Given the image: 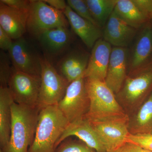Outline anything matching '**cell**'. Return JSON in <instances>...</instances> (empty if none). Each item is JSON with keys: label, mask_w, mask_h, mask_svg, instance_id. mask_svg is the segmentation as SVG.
I'll list each match as a JSON object with an SVG mask.
<instances>
[{"label": "cell", "mask_w": 152, "mask_h": 152, "mask_svg": "<svg viewBox=\"0 0 152 152\" xmlns=\"http://www.w3.org/2000/svg\"><path fill=\"white\" fill-rule=\"evenodd\" d=\"M8 51L14 69L30 75L40 76L39 58H37L33 54L23 37L13 42Z\"/></svg>", "instance_id": "obj_12"}, {"label": "cell", "mask_w": 152, "mask_h": 152, "mask_svg": "<svg viewBox=\"0 0 152 152\" xmlns=\"http://www.w3.org/2000/svg\"><path fill=\"white\" fill-rule=\"evenodd\" d=\"M14 102L8 87L0 86V146L6 148L10 140L12 124L11 106Z\"/></svg>", "instance_id": "obj_19"}, {"label": "cell", "mask_w": 152, "mask_h": 152, "mask_svg": "<svg viewBox=\"0 0 152 152\" xmlns=\"http://www.w3.org/2000/svg\"><path fill=\"white\" fill-rule=\"evenodd\" d=\"M152 92V66L128 75L121 88L115 95L127 114L134 113Z\"/></svg>", "instance_id": "obj_4"}, {"label": "cell", "mask_w": 152, "mask_h": 152, "mask_svg": "<svg viewBox=\"0 0 152 152\" xmlns=\"http://www.w3.org/2000/svg\"><path fill=\"white\" fill-rule=\"evenodd\" d=\"M137 30L121 20L113 12L104 27L103 37L111 45L127 48L133 42Z\"/></svg>", "instance_id": "obj_14"}, {"label": "cell", "mask_w": 152, "mask_h": 152, "mask_svg": "<svg viewBox=\"0 0 152 152\" xmlns=\"http://www.w3.org/2000/svg\"><path fill=\"white\" fill-rule=\"evenodd\" d=\"M86 55L77 53H72L63 58L58 66L61 75H63L66 71L74 67Z\"/></svg>", "instance_id": "obj_26"}, {"label": "cell", "mask_w": 152, "mask_h": 152, "mask_svg": "<svg viewBox=\"0 0 152 152\" xmlns=\"http://www.w3.org/2000/svg\"><path fill=\"white\" fill-rule=\"evenodd\" d=\"M0 2L13 8L29 11L31 1L27 0H1Z\"/></svg>", "instance_id": "obj_29"}, {"label": "cell", "mask_w": 152, "mask_h": 152, "mask_svg": "<svg viewBox=\"0 0 152 152\" xmlns=\"http://www.w3.org/2000/svg\"><path fill=\"white\" fill-rule=\"evenodd\" d=\"M56 152H97L84 143L75 141H64L60 144Z\"/></svg>", "instance_id": "obj_24"}, {"label": "cell", "mask_w": 152, "mask_h": 152, "mask_svg": "<svg viewBox=\"0 0 152 152\" xmlns=\"http://www.w3.org/2000/svg\"><path fill=\"white\" fill-rule=\"evenodd\" d=\"M40 85V76L12 68L8 87L16 103L33 107H39Z\"/></svg>", "instance_id": "obj_8"}, {"label": "cell", "mask_w": 152, "mask_h": 152, "mask_svg": "<svg viewBox=\"0 0 152 152\" xmlns=\"http://www.w3.org/2000/svg\"><path fill=\"white\" fill-rule=\"evenodd\" d=\"M89 121L107 152L121 148L127 142L130 134L128 114L101 121Z\"/></svg>", "instance_id": "obj_9"}, {"label": "cell", "mask_w": 152, "mask_h": 152, "mask_svg": "<svg viewBox=\"0 0 152 152\" xmlns=\"http://www.w3.org/2000/svg\"><path fill=\"white\" fill-rule=\"evenodd\" d=\"M63 12L73 31L88 48L92 49L103 36L101 28L80 16L68 5Z\"/></svg>", "instance_id": "obj_17"}, {"label": "cell", "mask_w": 152, "mask_h": 152, "mask_svg": "<svg viewBox=\"0 0 152 152\" xmlns=\"http://www.w3.org/2000/svg\"><path fill=\"white\" fill-rule=\"evenodd\" d=\"M67 20L62 11L52 7L43 0L31 1L28 14L27 30L38 36L47 30L67 27Z\"/></svg>", "instance_id": "obj_6"}, {"label": "cell", "mask_w": 152, "mask_h": 152, "mask_svg": "<svg viewBox=\"0 0 152 152\" xmlns=\"http://www.w3.org/2000/svg\"><path fill=\"white\" fill-rule=\"evenodd\" d=\"M90 107L86 118L91 121H101L126 115L115 95L104 82L86 78Z\"/></svg>", "instance_id": "obj_3"}, {"label": "cell", "mask_w": 152, "mask_h": 152, "mask_svg": "<svg viewBox=\"0 0 152 152\" xmlns=\"http://www.w3.org/2000/svg\"><path fill=\"white\" fill-rule=\"evenodd\" d=\"M66 2L68 5L78 15L98 26L92 16L85 0H68Z\"/></svg>", "instance_id": "obj_23"}, {"label": "cell", "mask_w": 152, "mask_h": 152, "mask_svg": "<svg viewBox=\"0 0 152 152\" xmlns=\"http://www.w3.org/2000/svg\"><path fill=\"white\" fill-rule=\"evenodd\" d=\"M69 123L58 106L41 109L34 138L28 152H56L57 142Z\"/></svg>", "instance_id": "obj_2"}, {"label": "cell", "mask_w": 152, "mask_h": 152, "mask_svg": "<svg viewBox=\"0 0 152 152\" xmlns=\"http://www.w3.org/2000/svg\"><path fill=\"white\" fill-rule=\"evenodd\" d=\"M12 39L0 27V48L3 50L9 51L12 46Z\"/></svg>", "instance_id": "obj_30"}, {"label": "cell", "mask_w": 152, "mask_h": 152, "mask_svg": "<svg viewBox=\"0 0 152 152\" xmlns=\"http://www.w3.org/2000/svg\"><path fill=\"white\" fill-rule=\"evenodd\" d=\"M45 2L58 10L64 12L67 7L66 2L64 0H43Z\"/></svg>", "instance_id": "obj_31"}, {"label": "cell", "mask_w": 152, "mask_h": 152, "mask_svg": "<svg viewBox=\"0 0 152 152\" xmlns=\"http://www.w3.org/2000/svg\"><path fill=\"white\" fill-rule=\"evenodd\" d=\"M57 106L69 123L86 117L89 109L90 100L83 76L69 83Z\"/></svg>", "instance_id": "obj_7"}, {"label": "cell", "mask_w": 152, "mask_h": 152, "mask_svg": "<svg viewBox=\"0 0 152 152\" xmlns=\"http://www.w3.org/2000/svg\"><path fill=\"white\" fill-rule=\"evenodd\" d=\"M37 37L42 46L53 54L63 51L69 45L72 40L70 32L65 27L47 30Z\"/></svg>", "instance_id": "obj_20"}, {"label": "cell", "mask_w": 152, "mask_h": 152, "mask_svg": "<svg viewBox=\"0 0 152 152\" xmlns=\"http://www.w3.org/2000/svg\"><path fill=\"white\" fill-rule=\"evenodd\" d=\"M40 110L38 107H33L12 103L10 140L6 148L0 151H28L34 138Z\"/></svg>", "instance_id": "obj_1"}, {"label": "cell", "mask_w": 152, "mask_h": 152, "mask_svg": "<svg viewBox=\"0 0 152 152\" xmlns=\"http://www.w3.org/2000/svg\"><path fill=\"white\" fill-rule=\"evenodd\" d=\"M10 57L4 52H1L0 56V84L2 87H8L12 73Z\"/></svg>", "instance_id": "obj_25"}, {"label": "cell", "mask_w": 152, "mask_h": 152, "mask_svg": "<svg viewBox=\"0 0 152 152\" xmlns=\"http://www.w3.org/2000/svg\"><path fill=\"white\" fill-rule=\"evenodd\" d=\"M93 18L100 28L105 26L118 0H85Z\"/></svg>", "instance_id": "obj_22"}, {"label": "cell", "mask_w": 152, "mask_h": 152, "mask_svg": "<svg viewBox=\"0 0 152 152\" xmlns=\"http://www.w3.org/2000/svg\"><path fill=\"white\" fill-rule=\"evenodd\" d=\"M0 152H1V151H0Z\"/></svg>", "instance_id": "obj_34"}, {"label": "cell", "mask_w": 152, "mask_h": 152, "mask_svg": "<svg viewBox=\"0 0 152 152\" xmlns=\"http://www.w3.org/2000/svg\"><path fill=\"white\" fill-rule=\"evenodd\" d=\"M121 152H152L135 144L126 142L121 148Z\"/></svg>", "instance_id": "obj_32"}, {"label": "cell", "mask_w": 152, "mask_h": 152, "mask_svg": "<svg viewBox=\"0 0 152 152\" xmlns=\"http://www.w3.org/2000/svg\"><path fill=\"white\" fill-rule=\"evenodd\" d=\"M129 57L127 48L114 47L112 48L104 82L115 95L127 77Z\"/></svg>", "instance_id": "obj_11"}, {"label": "cell", "mask_w": 152, "mask_h": 152, "mask_svg": "<svg viewBox=\"0 0 152 152\" xmlns=\"http://www.w3.org/2000/svg\"><path fill=\"white\" fill-rule=\"evenodd\" d=\"M72 136H76L97 152H107L94 128L86 117L69 123L57 142V147Z\"/></svg>", "instance_id": "obj_15"}, {"label": "cell", "mask_w": 152, "mask_h": 152, "mask_svg": "<svg viewBox=\"0 0 152 152\" xmlns=\"http://www.w3.org/2000/svg\"><path fill=\"white\" fill-rule=\"evenodd\" d=\"M39 60L41 72L39 107L42 109L57 105L64 96L69 83L46 58L40 57Z\"/></svg>", "instance_id": "obj_5"}, {"label": "cell", "mask_w": 152, "mask_h": 152, "mask_svg": "<svg viewBox=\"0 0 152 152\" xmlns=\"http://www.w3.org/2000/svg\"><path fill=\"white\" fill-rule=\"evenodd\" d=\"M121 148L118 149L114 150V151H110L107 152H121Z\"/></svg>", "instance_id": "obj_33"}, {"label": "cell", "mask_w": 152, "mask_h": 152, "mask_svg": "<svg viewBox=\"0 0 152 152\" xmlns=\"http://www.w3.org/2000/svg\"><path fill=\"white\" fill-rule=\"evenodd\" d=\"M126 142L135 144L152 152V134L134 135L129 134L127 138Z\"/></svg>", "instance_id": "obj_27"}, {"label": "cell", "mask_w": 152, "mask_h": 152, "mask_svg": "<svg viewBox=\"0 0 152 152\" xmlns=\"http://www.w3.org/2000/svg\"><path fill=\"white\" fill-rule=\"evenodd\" d=\"M129 131L132 134H152V92L132 116H129Z\"/></svg>", "instance_id": "obj_18"}, {"label": "cell", "mask_w": 152, "mask_h": 152, "mask_svg": "<svg viewBox=\"0 0 152 152\" xmlns=\"http://www.w3.org/2000/svg\"><path fill=\"white\" fill-rule=\"evenodd\" d=\"M151 66L152 24L150 21L142 28L137 38L131 58L129 59V75Z\"/></svg>", "instance_id": "obj_10"}, {"label": "cell", "mask_w": 152, "mask_h": 152, "mask_svg": "<svg viewBox=\"0 0 152 152\" xmlns=\"http://www.w3.org/2000/svg\"><path fill=\"white\" fill-rule=\"evenodd\" d=\"M140 11L150 20H152V0H132Z\"/></svg>", "instance_id": "obj_28"}, {"label": "cell", "mask_w": 152, "mask_h": 152, "mask_svg": "<svg viewBox=\"0 0 152 152\" xmlns=\"http://www.w3.org/2000/svg\"><path fill=\"white\" fill-rule=\"evenodd\" d=\"M28 11L13 8L0 2V27L12 39L22 37L27 31Z\"/></svg>", "instance_id": "obj_16"}, {"label": "cell", "mask_w": 152, "mask_h": 152, "mask_svg": "<svg viewBox=\"0 0 152 152\" xmlns=\"http://www.w3.org/2000/svg\"><path fill=\"white\" fill-rule=\"evenodd\" d=\"M112 48L111 45L103 39L97 41L92 49L84 77L104 82Z\"/></svg>", "instance_id": "obj_13"}, {"label": "cell", "mask_w": 152, "mask_h": 152, "mask_svg": "<svg viewBox=\"0 0 152 152\" xmlns=\"http://www.w3.org/2000/svg\"><path fill=\"white\" fill-rule=\"evenodd\" d=\"M113 12L127 24L137 29L142 28L151 21L140 11L132 0H118Z\"/></svg>", "instance_id": "obj_21"}]
</instances>
